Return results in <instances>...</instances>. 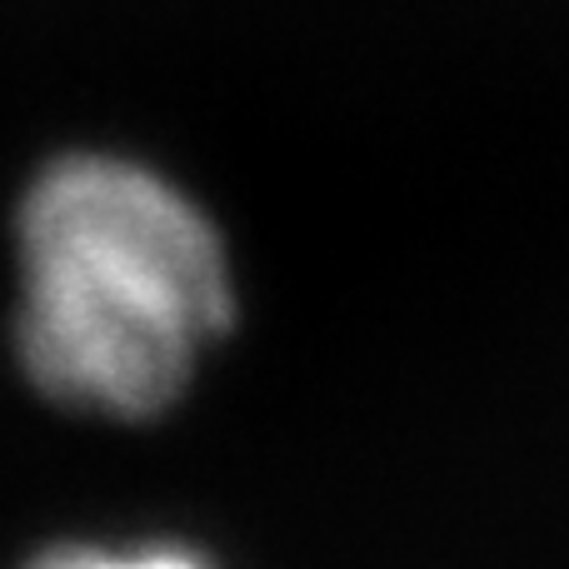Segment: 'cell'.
I'll return each instance as SVG.
<instances>
[{
	"mask_svg": "<svg viewBox=\"0 0 569 569\" xmlns=\"http://www.w3.org/2000/svg\"><path fill=\"white\" fill-rule=\"evenodd\" d=\"M16 250L20 365L76 415L150 420L170 410L236 320L220 226L136 156L50 160L20 200Z\"/></svg>",
	"mask_w": 569,
	"mask_h": 569,
	"instance_id": "6da1fadb",
	"label": "cell"
},
{
	"mask_svg": "<svg viewBox=\"0 0 569 569\" xmlns=\"http://www.w3.org/2000/svg\"><path fill=\"white\" fill-rule=\"evenodd\" d=\"M26 569H216L186 545H56Z\"/></svg>",
	"mask_w": 569,
	"mask_h": 569,
	"instance_id": "7a4b0ae2",
	"label": "cell"
}]
</instances>
